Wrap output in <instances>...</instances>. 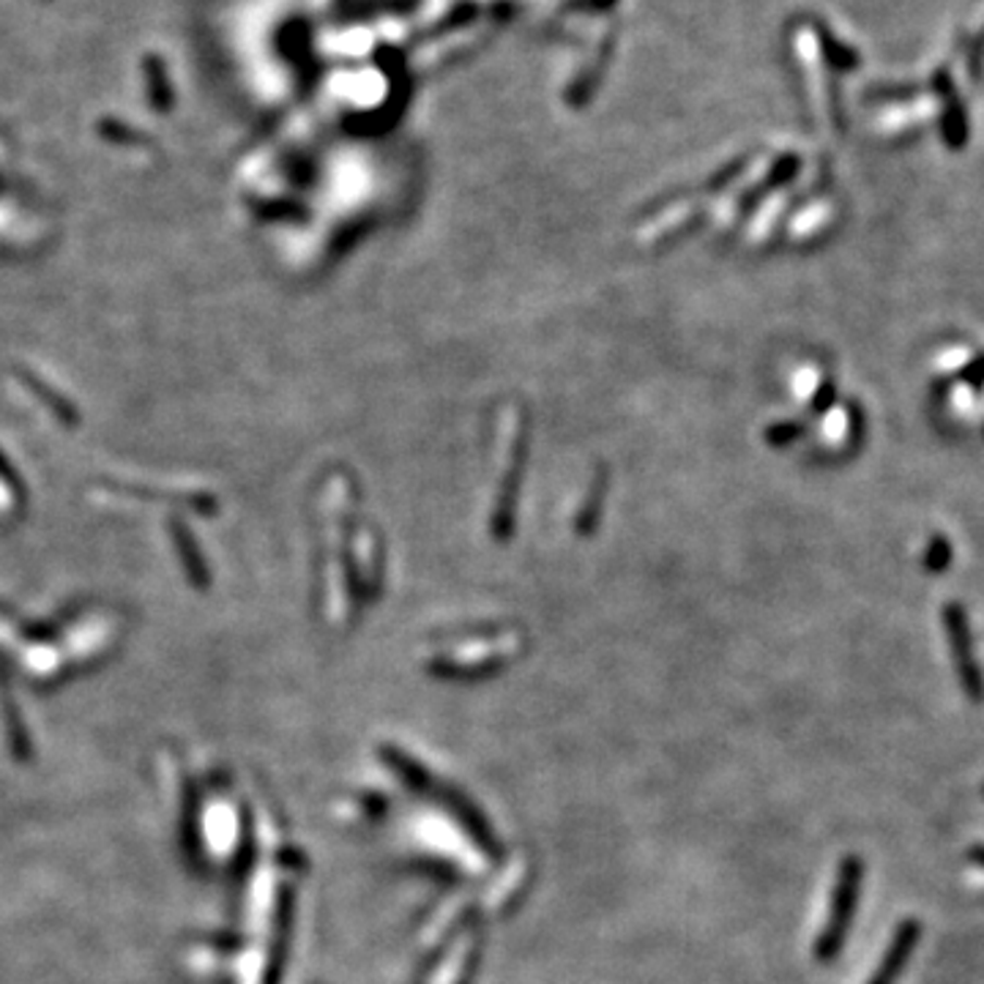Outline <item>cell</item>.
I'll return each mask as SVG.
<instances>
[{
  "label": "cell",
  "instance_id": "obj_6",
  "mask_svg": "<svg viewBox=\"0 0 984 984\" xmlns=\"http://www.w3.org/2000/svg\"><path fill=\"white\" fill-rule=\"evenodd\" d=\"M962 381L971 383L973 389L982 386V383H984V356H982V358H976V361H973L971 367L962 369Z\"/></svg>",
  "mask_w": 984,
  "mask_h": 984
},
{
  "label": "cell",
  "instance_id": "obj_2",
  "mask_svg": "<svg viewBox=\"0 0 984 984\" xmlns=\"http://www.w3.org/2000/svg\"><path fill=\"white\" fill-rule=\"evenodd\" d=\"M859 886H861V861L848 859L842 864V873H839L837 891H834V908L832 919H828V930L823 933V955H834L839 949L845 938V930H848L850 919H853L856 900H859Z\"/></svg>",
  "mask_w": 984,
  "mask_h": 984
},
{
  "label": "cell",
  "instance_id": "obj_4",
  "mask_svg": "<svg viewBox=\"0 0 984 984\" xmlns=\"http://www.w3.org/2000/svg\"><path fill=\"white\" fill-rule=\"evenodd\" d=\"M935 83H938V94L944 96V115H940L944 140L949 143V148H962L968 143L965 104H962L960 96L955 94V85H951L949 74L940 72L938 77H935Z\"/></svg>",
  "mask_w": 984,
  "mask_h": 984
},
{
  "label": "cell",
  "instance_id": "obj_7",
  "mask_svg": "<svg viewBox=\"0 0 984 984\" xmlns=\"http://www.w3.org/2000/svg\"><path fill=\"white\" fill-rule=\"evenodd\" d=\"M971 861L973 864H979V868H984V845H976V848H971Z\"/></svg>",
  "mask_w": 984,
  "mask_h": 984
},
{
  "label": "cell",
  "instance_id": "obj_3",
  "mask_svg": "<svg viewBox=\"0 0 984 984\" xmlns=\"http://www.w3.org/2000/svg\"><path fill=\"white\" fill-rule=\"evenodd\" d=\"M919 938H922V924H919L917 919H906V922L895 930V935H891V944L889 949H886L884 962H881L878 971L873 973L870 984H897L900 973L906 971L908 960H911L913 949H917Z\"/></svg>",
  "mask_w": 984,
  "mask_h": 984
},
{
  "label": "cell",
  "instance_id": "obj_8",
  "mask_svg": "<svg viewBox=\"0 0 984 984\" xmlns=\"http://www.w3.org/2000/svg\"><path fill=\"white\" fill-rule=\"evenodd\" d=\"M982 794H984V785H982Z\"/></svg>",
  "mask_w": 984,
  "mask_h": 984
},
{
  "label": "cell",
  "instance_id": "obj_5",
  "mask_svg": "<svg viewBox=\"0 0 984 984\" xmlns=\"http://www.w3.org/2000/svg\"><path fill=\"white\" fill-rule=\"evenodd\" d=\"M951 564V544L946 537H933L930 542L927 553H924V569L933 571V575H940V571L949 569Z\"/></svg>",
  "mask_w": 984,
  "mask_h": 984
},
{
  "label": "cell",
  "instance_id": "obj_1",
  "mask_svg": "<svg viewBox=\"0 0 984 984\" xmlns=\"http://www.w3.org/2000/svg\"><path fill=\"white\" fill-rule=\"evenodd\" d=\"M944 627L946 638H949V651H951V665H955L957 681H960L962 692L968 694L973 705L984 703V673L979 667L976 654H973V638H971V624H968V613L962 604L949 602L944 607Z\"/></svg>",
  "mask_w": 984,
  "mask_h": 984
}]
</instances>
